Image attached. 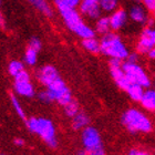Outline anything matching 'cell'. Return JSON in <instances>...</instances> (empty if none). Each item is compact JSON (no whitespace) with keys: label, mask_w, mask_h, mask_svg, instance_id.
<instances>
[{"label":"cell","mask_w":155,"mask_h":155,"mask_svg":"<svg viewBox=\"0 0 155 155\" xmlns=\"http://www.w3.org/2000/svg\"><path fill=\"white\" fill-rule=\"evenodd\" d=\"M82 144L89 155H105V150L99 131L95 127L87 125L82 131Z\"/></svg>","instance_id":"4"},{"label":"cell","mask_w":155,"mask_h":155,"mask_svg":"<svg viewBox=\"0 0 155 155\" xmlns=\"http://www.w3.org/2000/svg\"><path fill=\"white\" fill-rule=\"evenodd\" d=\"M127 15H129L130 19L137 25H146L147 20H149V16H147V12L144 9V7L142 5H137V3H134L133 6L130 7Z\"/></svg>","instance_id":"14"},{"label":"cell","mask_w":155,"mask_h":155,"mask_svg":"<svg viewBox=\"0 0 155 155\" xmlns=\"http://www.w3.org/2000/svg\"><path fill=\"white\" fill-rule=\"evenodd\" d=\"M125 60L129 62H137V60H139V53H137V52L129 53V55H127V58H126Z\"/></svg>","instance_id":"30"},{"label":"cell","mask_w":155,"mask_h":155,"mask_svg":"<svg viewBox=\"0 0 155 155\" xmlns=\"http://www.w3.org/2000/svg\"><path fill=\"white\" fill-rule=\"evenodd\" d=\"M133 2H135V3H137V2H140V0H132Z\"/></svg>","instance_id":"37"},{"label":"cell","mask_w":155,"mask_h":155,"mask_svg":"<svg viewBox=\"0 0 155 155\" xmlns=\"http://www.w3.org/2000/svg\"><path fill=\"white\" fill-rule=\"evenodd\" d=\"M45 89L48 90L52 101L53 102L54 101L58 102L62 107L65 105L67 103H69L73 99L70 89H69L68 85L65 84V82L60 77L58 79H55L52 83L49 84L48 87H45Z\"/></svg>","instance_id":"6"},{"label":"cell","mask_w":155,"mask_h":155,"mask_svg":"<svg viewBox=\"0 0 155 155\" xmlns=\"http://www.w3.org/2000/svg\"><path fill=\"white\" fill-rule=\"evenodd\" d=\"M59 12L61 15V18L67 28L71 30L73 33L84 23L82 15L78 9H63L60 10Z\"/></svg>","instance_id":"9"},{"label":"cell","mask_w":155,"mask_h":155,"mask_svg":"<svg viewBox=\"0 0 155 155\" xmlns=\"http://www.w3.org/2000/svg\"><path fill=\"white\" fill-rule=\"evenodd\" d=\"M31 6L37 9L39 12H41L43 16L51 18L53 16V9L48 2V0H27Z\"/></svg>","instance_id":"15"},{"label":"cell","mask_w":155,"mask_h":155,"mask_svg":"<svg viewBox=\"0 0 155 155\" xmlns=\"http://www.w3.org/2000/svg\"><path fill=\"white\" fill-rule=\"evenodd\" d=\"M100 53L110 59H119L123 61L127 58L130 51L122 38L114 31H110L101 38Z\"/></svg>","instance_id":"2"},{"label":"cell","mask_w":155,"mask_h":155,"mask_svg":"<svg viewBox=\"0 0 155 155\" xmlns=\"http://www.w3.org/2000/svg\"><path fill=\"white\" fill-rule=\"evenodd\" d=\"M38 97H39V100L41 101V102H43V103H51V102H53L47 89L40 91L38 93Z\"/></svg>","instance_id":"27"},{"label":"cell","mask_w":155,"mask_h":155,"mask_svg":"<svg viewBox=\"0 0 155 155\" xmlns=\"http://www.w3.org/2000/svg\"><path fill=\"white\" fill-rule=\"evenodd\" d=\"M78 10L82 16H85L91 20H97L102 13L99 0H81Z\"/></svg>","instance_id":"10"},{"label":"cell","mask_w":155,"mask_h":155,"mask_svg":"<svg viewBox=\"0 0 155 155\" xmlns=\"http://www.w3.org/2000/svg\"><path fill=\"white\" fill-rule=\"evenodd\" d=\"M26 125L30 132L40 136L42 141L51 149H55L58 146L57 131L51 120L45 117H30L26 120Z\"/></svg>","instance_id":"1"},{"label":"cell","mask_w":155,"mask_h":155,"mask_svg":"<svg viewBox=\"0 0 155 155\" xmlns=\"http://www.w3.org/2000/svg\"><path fill=\"white\" fill-rule=\"evenodd\" d=\"M28 47L29 48H32L37 51H40L41 50V41H40V39L37 38V37H32V38L29 40V43H28Z\"/></svg>","instance_id":"28"},{"label":"cell","mask_w":155,"mask_h":155,"mask_svg":"<svg viewBox=\"0 0 155 155\" xmlns=\"http://www.w3.org/2000/svg\"><path fill=\"white\" fill-rule=\"evenodd\" d=\"M141 104L142 107L147 111H155V89L144 90L142 97H141Z\"/></svg>","instance_id":"16"},{"label":"cell","mask_w":155,"mask_h":155,"mask_svg":"<svg viewBox=\"0 0 155 155\" xmlns=\"http://www.w3.org/2000/svg\"><path fill=\"white\" fill-rule=\"evenodd\" d=\"M109 67H110V73L111 77L113 78L114 82L121 90L125 91L127 89L131 82L125 75L124 71L122 69V60L119 59H110L109 62Z\"/></svg>","instance_id":"8"},{"label":"cell","mask_w":155,"mask_h":155,"mask_svg":"<svg viewBox=\"0 0 155 155\" xmlns=\"http://www.w3.org/2000/svg\"><path fill=\"white\" fill-rule=\"evenodd\" d=\"M121 123L131 133H149L152 131L153 124L144 113L136 109H129L122 114Z\"/></svg>","instance_id":"3"},{"label":"cell","mask_w":155,"mask_h":155,"mask_svg":"<svg viewBox=\"0 0 155 155\" xmlns=\"http://www.w3.org/2000/svg\"><path fill=\"white\" fill-rule=\"evenodd\" d=\"M81 45H82L83 49H85L90 53H93V54L100 53V40H97L95 37L82 39Z\"/></svg>","instance_id":"18"},{"label":"cell","mask_w":155,"mask_h":155,"mask_svg":"<svg viewBox=\"0 0 155 155\" xmlns=\"http://www.w3.org/2000/svg\"><path fill=\"white\" fill-rule=\"evenodd\" d=\"M10 101H11V104H12L13 109L16 111V113L21 117V119L26 120V112L23 110L22 105L20 104V101L18 100V97L15 95V94H10Z\"/></svg>","instance_id":"26"},{"label":"cell","mask_w":155,"mask_h":155,"mask_svg":"<svg viewBox=\"0 0 155 155\" xmlns=\"http://www.w3.org/2000/svg\"><path fill=\"white\" fill-rule=\"evenodd\" d=\"M129 155H150V154H147L145 152H142V151H139V150H131Z\"/></svg>","instance_id":"31"},{"label":"cell","mask_w":155,"mask_h":155,"mask_svg":"<svg viewBox=\"0 0 155 155\" xmlns=\"http://www.w3.org/2000/svg\"><path fill=\"white\" fill-rule=\"evenodd\" d=\"M90 123V117L87 116V113L84 112H78L73 117H72V127L75 131L79 130H83L84 127H87Z\"/></svg>","instance_id":"17"},{"label":"cell","mask_w":155,"mask_h":155,"mask_svg":"<svg viewBox=\"0 0 155 155\" xmlns=\"http://www.w3.org/2000/svg\"><path fill=\"white\" fill-rule=\"evenodd\" d=\"M60 77L59 72L57 70L55 67L51 64H45L43 67H41L40 69H38L36 72V78L37 80L40 82V84H42L43 87H48L49 84L52 83L55 79H58Z\"/></svg>","instance_id":"11"},{"label":"cell","mask_w":155,"mask_h":155,"mask_svg":"<svg viewBox=\"0 0 155 155\" xmlns=\"http://www.w3.org/2000/svg\"><path fill=\"white\" fill-rule=\"evenodd\" d=\"M53 2L57 9L60 11L63 9H78L81 0H53Z\"/></svg>","instance_id":"21"},{"label":"cell","mask_w":155,"mask_h":155,"mask_svg":"<svg viewBox=\"0 0 155 155\" xmlns=\"http://www.w3.org/2000/svg\"><path fill=\"white\" fill-rule=\"evenodd\" d=\"M152 13H153V18H154V19H155V9L152 11Z\"/></svg>","instance_id":"36"},{"label":"cell","mask_w":155,"mask_h":155,"mask_svg":"<svg viewBox=\"0 0 155 155\" xmlns=\"http://www.w3.org/2000/svg\"><path fill=\"white\" fill-rule=\"evenodd\" d=\"M0 5H1V0H0ZM5 25H6V21H5L3 15L1 13V11H0V27H1V28H3V27H5Z\"/></svg>","instance_id":"32"},{"label":"cell","mask_w":155,"mask_h":155,"mask_svg":"<svg viewBox=\"0 0 155 155\" xmlns=\"http://www.w3.org/2000/svg\"><path fill=\"white\" fill-rule=\"evenodd\" d=\"M22 70H25V64H23V62L19 61V60H12L8 64V72L13 78L16 77L18 73H20Z\"/></svg>","instance_id":"23"},{"label":"cell","mask_w":155,"mask_h":155,"mask_svg":"<svg viewBox=\"0 0 155 155\" xmlns=\"http://www.w3.org/2000/svg\"><path fill=\"white\" fill-rule=\"evenodd\" d=\"M147 55H149V58L155 60V47L153 49H151V50H150V52L147 53Z\"/></svg>","instance_id":"34"},{"label":"cell","mask_w":155,"mask_h":155,"mask_svg":"<svg viewBox=\"0 0 155 155\" xmlns=\"http://www.w3.org/2000/svg\"><path fill=\"white\" fill-rule=\"evenodd\" d=\"M77 155H89V154H87V151L84 150V151H79V152L77 153Z\"/></svg>","instance_id":"35"},{"label":"cell","mask_w":155,"mask_h":155,"mask_svg":"<svg viewBox=\"0 0 155 155\" xmlns=\"http://www.w3.org/2000/svg\"><path fill=\"white\" fill-rule=\"evenodd\" d=\"M122 69L131 83L139 84L144 89L150 87L151 80L149 75L141 65L137 64V62H122Z\"/></svg>","instance_id":"5"},{"label":"cell","mask_w":155,"mask_h":155,"mask_svg":"<svg viewBox=\"0 0 155 155\" xmlns=\"http://www.w3.org/2000/svg\"><path fill=\"white\" fill-rule=\"evenodd\" d=\"M155 47V26L146 27L140 35L136 43V52L140 54H147L151 49Z\"/></svg>","instance_id":"7"},{"label":"cell","mask_w":155,"mask_h":155,"mask_svg":"<svg viewBox=\"0 0 155 155\" xmlns=\"http://www.w3.org/2000/svg\"><path fill=\"white\" fill-rule=\"evenodd\" d=\"M109 21H110L111 31L117 32L121 29H123L129 21L127 11L123 8H116L114 11L111 12L110 17H109Z\"/></svg>","instance_id":"12"},{"label":"cell","mask_w":155,"mask_h":155,"mask_svg":"<svg viewBox=\"0 0 155 155\" xmlns=\"http://www.w3.org/2000/svg\"><path fill=\"white\" fill-rule=\"evenodd\" d=\"M99 3L104 12H112L119 7V0H99Z\"/></svg>","instance_id":"25"},{"label":"cell","mask_w":155,"mask_h":155,"mask_svg":"<svg viewBox=\"0 0 155 155\" xmlns=\"http://www.w3.org/2000/svg\"><path fill=\"white\" fill-rule=\"evenodd\" d=\"M125 91L126 93L129 94V97H131V100L135 101V102H140L143 93H144V87L136 83H131Z\"/></svg>","instance_id":"20"},{"label":"cell","mask_w":155,"mask_h":155,"mask_svg":"<svg viewBox=\"0 0 155 155\" xmlns=\"http://www.w3.org/2000/svg\"><path fill=\"white\" fill-rule=\"evenodd\" d=\"M38 53L39 51L28 47L26 52H25V62H26V64L30 65V67L36 65L37 61H38Z\"/></svg>","instance_id":"22"},{"label":"cell","mask_w":155,"mask_h":155,"mask_svg":"<svg viewBox=\"0 0 155 155\" xmlns=\"http://www.w3.org/2000/svg\"><path fill=\"white\" fill-rule=\"evenodd\" d=\"M140 2L144 7V9L146 11L152 12L153 10L155 9V0H140Z\"/></svg>","instance_id":"29"},{"label":"cell","mask_w":155,"mask_h":155,"mask_svg":"<svg viewBox=\"0 0 155 155\" xmlns=\"http://www.w3.org/2000/svg\"><path fill=\"white\" fill-rule=\"evenodd\" d=\"M0 155H2V154H0Z\"/></svg>","instance_id":"38"},{"label":"cell","mask_w":155,"mask_h":155,"mask_svg":"<svg viewBox=\"0 0 155 155\" xmlns=\"http://www.w3.org/2000/svg\"><path fill=\"white\" fill-rule=\"evenodd\" d=\"M13 89L18 95L23 97H32L36 94L35 85L31 80H15Z\"/></svg>","instance_id":"13"},{"label":"cell","mask_w":155,"mask_h":155,"mask_svg":"<svg viewBox=\"0 0 155 155\" xmlns=\"http://www.w3.org/2000/svg\"><path fill=\"white\" fill-rule=\"evenodd\" d=\"M94 31L95 33H99L101 36H103L105 33L110 32L111 27L110 21H109V17L107 16H100L95 21V27H94Z\"/></svg>","instance_id":"19"},{"label":"cell","mask_w":155,"mask_h":155,"mask_svg":"<svg viewBox=\"0 0 155 155\" xmlns=\"http://www.w3.org/2000/svg\"><path fill=\"white\" fill-rule=\"evenodd\" d=\"M15 144L17 146H23L25 145V141L22 139H16L15 140Z\"/></svg>","instance_id":"33"},{"label":"cell","mask_w":155,"mask_h":155,"mask_svg":"<svg viewBox=\"0 0 155 155\" xmlns=\"http://www.w3.org/2000/svg\"><path fill=\"white\" fill-rule=\"evenodd\" d=\"M63 110H64L65 115L69 116V117H73L80 111V107H79V103H78L77 101L72 99L69 103L63 105Z\"/></svg>","instance_id":"24"}]
</instances>
